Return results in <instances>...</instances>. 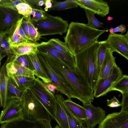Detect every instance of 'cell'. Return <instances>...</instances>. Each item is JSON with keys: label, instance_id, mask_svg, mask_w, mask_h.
<instances>
[{"label": "cell", "instance_id": "bcb514c9", "mask_svg": "<svg viewBox=\"0 0 128 128\" xmlns=\"http://www.w3.org/2000/svg\"><path fill=\"white\" fill-rule=\"evenodd\" d=\"M36 11L32 10L31 12V14L32 15V17H35L36 13Z\"/></svg>", "mask_w": 128, "mask_h": 128}, {"label": "cell", "instance_id": "b9f144b4", "mask_svg": "<svg viewBox=\"0 0 128 128\" xmlns=\"http://www.w3.org/2000/svg\"><path fill=\"white\" fill-rule=\"evenodd\" d=\"M126 30V28L124 24H121L116 27L113 28V33L120 32L121 34L124 33Z\"/></svg>", "mask_w": 128, "mask_h": 128}, {"label": "cell", "instance_id": "277c9868", "mask_svg": "<svg viewBox=\"0 0 128 128\" xmlns=\"http://www.w3.org/2000/svg\"><path fill=\"white\" fill-rule=\"evenodd\" d=\"M21 117L29 121H51L49 113L30 88L24 91L21 100Z\"/></svg>", "mask_w": 128, "mask_h": 128}, {"label": "cell", "instance_id": "f546056e", "mask_svg": "<svg viewBox=\"0 0 128 128\" xmlns=\"http://www.w3.org/2000/svg\"><path fill=\"white\" fill-rule=\"evenodd\" d=\"M112 90L118 91L122 94L128 92V76L122 75L112 87L110 92Z\"/></svg>", "mask_w": 128, "mask_h": 128}, {"label": "cell", "instance_id": "c3c4849f", "mask_svg": "<svg viewBox=\"0 0 128 128\" xmlns=\"http://www.w3.org/2000/svg\"><path fill=\"white\" fill-rule=\"evenodd\" d=\"M113 28L111 27L110 29L108 30L110 32V34H113Z\"/></svg>", "mask_w": 128, "mask_h": 128}, {"label": "cell", "instance_id": "6da1fadb", "mask_svg": "<svg viewBox=\"0 0 128 128\" xmlns=\"http://www.w3.org/2000/svg\"><path fill=\"white\" fill-rule=\"evenodd\" d=\"M44 54L50 66L69 89L72 98L78 99L84 106L93 102L94 92L86 85L76 71L60 60Z\"/></svg>", "mask_w": 128, "mask_h": 128}, {"label": "cell", "instance_id": "7a4b0ae2", "mask_svg": "<svg viewBox=\"0 0 128 128\" xmlns=\"http://www.w3.org/2000/svg\"><path fill=\"white\" fill-rule=\"evenodd\" d=\"M100 42L97 41L75 55L76 71L86 85L93 92L98 79L96 58Z\"/></svg>", "mask_w": 128, "mask_h": 128}, {"label": "cell", "instance_id": "ee69618b", "mask_svg": "<svg viewBox=\"0 0 128 128\" xmlns=\"http://www.w3.org/2000/svg\"><path fill=\"white\" fill-rule=\"evenodd\" d=\"M53 3V0H46L44 4L45 6L44 8V10L45 11H47L48 8H50L52 6Z\"/></svg>", "mask_w": 128, "mask_h": 128}, {"label": "cell", "instance_id": "74e56055", "mask_svg": "<svg viewBox=\"0 0 128 128\" xmlns=\"http://www.w3.org/2000/svg\"><path fill=\"white\" fill-rule=\"evenodd\" d=\"M122 97L121 106V112H128V92L122 94Z\"/></svg>", "mask_w": 128, "mask_h": 128}, {"label": "cell", "instance_id": "4316f807", "mask_svg": "<svg viewBox=\"0 0 128 128\" xmlns=\"http://www.w3.org/2000/svg\"><path fill=\"white\" fill-rule=\"evenodd\" d=\"M0 43L2 49V59L7 56L8 62L15 56L8 42L6 35L0 34Z\"/></svg>", "mask_w": 128, "mask_h": 128}, {"label": "cell", "instance_id": "cb8c5ba5", "mask_svg": "<svg viewBox=\"0 0 128 128\" xmlns=\"http://www.w3.org/2000/svg\"><path fill=\"white\" fill-rule=\"evenodd\" d=\"M38 44L27 42L18 46H10L14 55L16 56H19L37 53L38 52Z\"/></svg>", "mask_w": 128, "mask_h": 128}, {"label": "cell", "instance_id": "8fae6325", "mask_svg": "<svg viewBox=\"0 0 128 128\" xmlns=\"http://www.w3.org/2000/svg\"><path fill=\"white\" fill-rule=\"evenodd\" d=\"M98 128H128V112H121L108 114Z\"/></svg>", "mask_w": 128, "mask_h": 128}, {"label": "cell", "instance_id": "9c48e42d", "mask_svg": "<svg viewBox=\"0 0 128 128\" xmlns=\"http://www.w3.org/2000/svg\"><path fill=\"white\" fill-rule=\"evenodd\" d=\"M37 54L40 62L52 83L56 87V90L66 95L67 98H72L69 89L64 81L59 77L50 66L44 54L39 52H38Z\"/></svg>", "mask_w": 128, "mask_h": 128}, {"label": "cell", "instance_id": "f5cc1de1", "mask_svg": "<svg viewBox=\"0 0 128 128\" xmlns=\"http://www.w3.org/2000/svg\"><path fill=\"white\" fill-rule=\"evenodd\" d=\"M2 0H0V3L2 1Z\"/></svg>", "mask_w": 128, "mask_h": 128}, {"label": "cell", "instance_id": "f907efd6", "mask_svg": "<svg viewBox=\"0 0 128 128\" xmlns=\"http://www.w3.org/2000/svg\"><path fill=\"white\" fill-rule=\"evenodd\" d=\"M80 128H88L87 127H86L85 126L82 125Z\"/></svg>", "mask_w": 128, "mask_h": 128}, {"label": "cell", "instance_id": "5b68a950", "mask_svg": "<svg viewBox=\"0 0 128 128\" xmlns=\"http://www.w3.org/2000/svg\"><path fill=\"white\" fill-rule=\"evenodd\" d=\"M46 17L45 19L36 22L33 24L40 36L58 34L62 35L67 32L69 24L68 22L58 16H54L44 12Z\"/></svg>", "mask_w": 128, "mask_h": 128}, {"label": "cell", "instance_id": "60d3db41", "mask_svg": "<svg viewBox=\"0 0 128 128\" xmlns=\"http://www.w3.org/2000/svg\"><path fill=\"white\" fill-rule=\"evenodd\" d=\"M45 11L44 10L42 11L40 10L36 11L35 17H32V21L36 22L41 20L46 19V17L44 14V12Z\"/></svg>", "mask_w": 128, "mask_h": 128}, {"label": "cell", "instance_id": "8992f818", "mask_svg": "<svg viewBox=\"0 0 128 128\" xmlns=\"http://www.w3.org/2000/svg\"><path fill=\"white\" fill-rule=\"evenodd\" d=\"M46 109L52 118L56 121V99L54 94L49 91L39 78L35 79L30 88Z\"/></svg>", "mask_w": 128, "mask_h": 128}, {"label": "cell", "instance_id": "7402d4cb", "mask_svg": "<svg viewBox=\"0 0 128 128\" xmlns=\"http://www.w3.org/2000/svg\"><path fill=\"white\" fill-rule=\"evenodd\" d=\"M71 98H67L64 102L71 113L77 119L84 121L87 118L86 110L84 106L74 102Z\"/></svg>", "mask_w": 128, "mask_h": 128}, {"label": "cell", "instance_id": "816d5d0a", "mask_svg": "<svg viewBox=\"0 0 128 128\" xmlns=\"http://www.w3.org/2000/svg\"><path fill=\"white\" fill-rule=\"evenodd\" d=\"M54 128H61L58 125H56Z\"/></svg>", "mask_w": 128, "mask_h": 128}, {"label": "cell", "instance_id": "5bb4252c", "mask_svg": "<svg viewBox=\"0 0 128 128\" xmlns=\"http://www.w3.org/2000/svg\"><path fill=\"white\" fill-rule=\"evenodd\" d=\"M50 122L46 120L32 122L20 118L2 124L0 128H52Z\"/></svg>", "mask_w": 128, "mask_h": 128}, {"label": "cell", "instance_id": "ac0fdd59", "mask_svg": "<svg viewBox=\"0 0 128 128\" xmlns=\"http://www.w3.org/2000/svg\"><path fill=\"white\" fill-rule=\"evenodd\" d=\"M7 60L2 66L0 67V107L4 108L8 102L7 97V84L8 76L6 65Z\"/></svg>", "mask_w": 128, "mask_h": 128}, {"label": "cell", "instance_id": "7dc6e473", "mask_svg": "<svg viewBox=\"0 0 128 128\" xmlns=\"http://www.w3.org/2000/svg\"><path fill=\"white\" fill-rule=\"evenodd\" d=\"M2 59V49L0 43V65L1 61Z\"/></svg>", "mask_w": 128, "mask_h": 128}, {"label": "cell", "instance_id": "7bdbcfd3", "mask_svg": "<svg viewBox=\"0 0 128 128\" xmlns=\"http://www.w3.org/2000/svg\"><path fill=\"white\" fill-rule=\"evenodd\" d=\"M44 84L48 90L54 94L55 93V91L56 90V86L52 83Z\"/></svg>", "mask_w": 128, "mask_h": 128}, {"label": "cell", "instance_id": "e575fe53", "mask_svg": "<svg viewBox=\"0 0 128 128\" xmlns=\"http://www.w3.org/2000/svg\"><path fill=\"white\" fill-rule=\"evenodd\" d=\"M25 20L27 21L28 24L29 34L31 40L37 43L36 42L40 40L41 36L35 27L31 16Z\"/></svg>", "mask_w": 128, "mask_h": 128}, {"label": "cell", "instance_id": "f35d334b", "mask_svg": "<svg viewBox=\"0 0 128 128\" xmlns=\"http://www.w3.org/2000/svg\"><path fill=\"white\" fill-rule=\"evenodd\" d=\"M107 106L110 108H117L121 106V103L115 96L111 99H107Z\"/></svg>", "mask_w": 128, "mask_h": 128}, {"label": "cell", "instance_id": "4fadbf2b", "mask_svg": "<svg viewBox=\"0 0 128 128\" xmlns=\"http://www.w3.org/2000/svg\"><path fill=\"white\" fill-rule=\"evenodd\" d=\"M22 16L15 10L0 7V34H7L14 24Z\"/></svg>", "mask_w": 128, "mask_h": 128}, {"label": "cell", "instance_id": "44dd1931", "mask_svg": "<svg viewBox=\"0 0 128 128\" xmlns=\"http://www.w3.org/2000/svg\"><path fill=\"white\" fill-rule=\"evenodd\" d=\"M113 52L109 47L106 49L98 80L107 76L113 67L116 65Z\"/></svg>", "mask_w": 128, "mask_h": 128}, {"label": "cell", "instance_id": "d4e9b609", "mask_svg": "<svg viewBox=\"0 0 128 128\" xmlns=\"http://www.w3.org/2000/svg\"><path fill=\"white\" fill-rule=\"evenodd\" d=\"M10 78L13 84L17 88L23 91L30 88L34 83L36 78L24 76Z\"/></svg>", "mask_w": 128, "mask_h": 128}, {"label": "cell", "instance_id": "2e32d148", "mask_svg": "<svg viewBox=\"0 0 128 128\" xmlns=\"http://www.w3.org/2000/svg\"><path fill=\"white\" fill-rule=\"evenodd\" d=\"M86 110L87 118L84 121L88 128H95L106 116V112L102 108L95 107L91 103L84 106Z\"/></svg>", "mask_w": 128, "mask_h": 128}, {"label": "cell", "instance_id": "3957f363", "mask_svg": "<svg viewBox=\"0 0 128 128\" xmlns=\"http://www.w3.org/2000/svg\"><path fill=\"white\" fill-rule=\"evenodd\" d=\"M106 32L90 27L86 24L72 22L69 25L65 42L74 54L98 40V37Z\"/></svg>", "mask_w": 128, "mask_h": 128}, {"label": "cell", "instance_id": "ffe728a7", "mask_svg": "<svg viewBox=\"0 0 128 128\" xmlns=\"http://www.w3.org/2000/svg\"><path fill=\"white\" fill-rule=\"evenodd\" d=\"M55 95L56 99V121L61 128H69L67 116L62 104L64 98L60 94H57Z\"/></svg>", "mask_w": 128, "mask_h": 128}, {"label": "cell", "instance_id": "52a82bcc", "mask_svg": "<svg viewBox=\"0 0 128 128\" xmlns=\"http://www.w3.org/2000/svg\"><path fill=\"white\" fill-rule=\"evenodd\" d=\"M122 75L120 68L116 65L114 66L107 76L98 80L94 91V97L97 98L106 94Z\"/></svg>", "mask_w": 128, "mask_h": 128}, {"label": "cell", "instance_id": "ab89813d", "mask_svg": "<svg viewBox=\"0 0 128 128\" xmlns=\"http://www.w3.org/2000/svg\"><path fill=\"white\" fill-rule=\"evenodd\" d=\"M21 26L25 34L28 39L34 42L31 40L30 38L28 26L27 21L26 20H24L23 19L21 24Z\"/></svg>", "mask_w": 128, "mask_h": 128}, {"label": "cell", "instance_id": "7c38bea8", "mask_svg": "<svg viewBox=\"0 0 128 128\" xmlns=\"http://www.w3.org/2000/svg\"><path fill=\"white\" fill-rule=\"evenodd\" d=\"M38 52L46 54L61 60L70 68L76 71L75 55L60 52L54 49L48 42H42L37 45Z\"/></svg>", "mask_w": 128, "mask_h": 128}, {"label": "cell", "instance_id": "f1b7e54d", "mask_svg": "<svg viewBox=\"0 0 128 128\" xmlns=\"http://www.w3.org/2000/svg\"><path fill=\"white\" fill-rule=\"evenodd\" d=\"M47 42L54 49L60 52L69 55H74L70 50L65 42L58 38H53Z\"/></svg>", "mask_w": 128, "mask_h": 128}, {"label": "cell", "instance_id": "9a60e30c", "mask_svg": "<svg viewBox=\"0 0 128 128\" xmlns=\"http://www.w3.org/2000/svg\"><path fill=\"white\" fill-rule=\"evenodd\" d=\"M81 8L90 10L95 14L104 17L109 13L108 3L102 0H74Z\"/></svg>", "mask_w": 128, "mask_h": 128}, {"label": "cell", "instance_id": "836d02e7", "mask_svg": "<svg viewBox=\"0 0 128 128\" xmlns=\"http://www.w3.org/2000/svg\"><path fill=\"white\" fill-rule=\"evenodd\" d=\"M7 97L8 101L12 96L18 97L21 99L25 91L17 88L12 82L8 77L7 84Z\"/></svg>", "mask_w": 128, "mask_h": 128}, {"label": "cell", "instance_id": "8d00e7d4", "mask_svg": "<svg viewBox=\"0 0 128 128\" xmlns=\"http://www.w3.org/2000/svg\"><path fill=\"white\" fill-rule=\"evenodd\" d=\"M23 2H26L25 0H2L0 3V7L9 8L17 11L16 8V5Z\"/></svg>", "mask_w": 128, "mask_h": 128}, {"label": "cell", "instance_id": "681fc988", "mask_svg": "<svg viewBox=\"0 0 128 128\" xmlns=\"http://www.w3.org/2000/svg\"><path fill=\"white\" fill-rule=\"evenodd\" d=\"M113 19V18L110 16H108V17L107 20L108 21L112 20Z\"/></svg>", "mask_w": 128, "mask_h": 128}, {"label": "cell", "instance_id": "1f68e13d", "mask_svg": "<svg viewBox=\"0 0 128 128\" xmlns=\"http://www.w3.org/2000/svg\"><path fill=\"white\" fill-rule=\"evenodd\" d=\"M14 60L21 66L31 70H35L32 63L28 55H24L16 56L9 61ZM8 61V62H9Z\"/></svg>", "mask_w": 128, "mask_h": 128}, {"label": "cell", "instance_id": "d6986e66", "mask_svg": "<svg viewBox=\"0 0 128 128\" xmlns=\"http://www.w3.org/2000/svg\"><path fill=\"white\" fill-rule=\"evenodd\" d=\"M23 19V16L20 18L12 26L7 34L6 35L7 40L10 46H16L28 43L22 37L19 32V28Z\"/></svg>", "mask_w": 128, "mask_h": 128}, {"label": "cell", "instance_id": "d590c367", "mask_svg": "<svg viewBox=\"0 0 128 128\" xmlns=\"http://www.w3.org/2000/svg\"><path fill=\"white\" fill-rule=\"evenodd\" d=\"M16 8L18 13L22 15L25 19L31 16L32 8L26 2L20 3L16 5Z\"/></svg>", "mask_w": 128, "mask_h": 128}, {"label": "cell", "instance_id": "f6af8a7d", "mask_svg": "<svg viewBox=\"0 0 128 128\" xmlns=\"http://www.w3.org/2000/svg\"><path fill=\"white\" fill-rule=\"evenodd\" d=\"M46 0H39L38 3V5L40 6H43Z\"/></svg>", "mask_w": 128, "mask_h": 128}, {"label": "cell", "instance_id": "d6a6232c", "mask_svg": "<svg viewBox=\"0 0 128 128\" xmlns=\"http://www.w3.org/2000/svg\"><path fill=\"white\" fill-rule=\"evenodd\" d=\"M88 22L86 25L91 28L98 29L100 28L103 27V24L100 22L96 18L95 14L93 12L86 9H84Z\"/></svg>", "mask_w": 128, "mask_h": 128}, {"label": "cell", "instance_id": "4dcf8cb0", "mask_svg": "<svg viewBox=\"0 0 128 128\" xmlns=\"http://www.w3.org/2000/svg\"><path fill=\"white\" fill-rule=\"evenodd\" d=\"M64 100L63 101L62 104L67 116L69 128H80L84 123V121L77 119L71 113L65 104Z\"/></svg>", "mask_w": 128, "mask_h": 128}, {"label": "cell", "instance_id": "603a6c76", "mask_svg": "<svg viewBox=\"0 0 128 128\" xmlns=\"http://www.w3.org/2000/svg\"><path fill=\"white\" fill-rule=\"evenodd\" d=\"M32 63L35 70V75L42 80L44 83H52V82L40 62L37 53L28 55Z\"/></svg>", "mask_w": 128, "mask_h": 128}, {"label": "cell", "instance_id": "db71d44e", "mask_svg": "<svg viewBox=\"0 0 128 128\" xmlns=\"http://www.w3.org/2000/svg\"></svg>", "mask_w": 128, "mask_h": 128}, {"label": "cell", "instance_id": "ba28073f", "mask_svg": "<svg viewBox=\"0 0 128 128\" xmlns=\"http://www.w3.org/2000/svg\"><path fill=\"white\" fill-rule=\"evenodd\" d=\"M21 99L12 96L0 114V124L2 125L21 117Z\"/></svg>", "mask_w": 128, "mask_h": 128}, {"label": "cell", "instance_id": "30bf717a", "mask_svg": "<svg viewBox=\"0 0 128 128\" xmlns=\"http://www.w3.org/2000/svg\"><path fill=\"white\" fill-rule=\"evenodd\" d=\"M109 48L128 59V32L125 34H110L106 40Z\"/></svg>", "mask_w": 128, "mask_h": 128}, {"label": "cell", "instance_id": "83f0119b", "mask_svg": "<svg viewBox=\"0 0 128 128\" xmlns=\"http://www.w3.org/2000/svg\"><path fill=\"white\" fill-rule=\"evenodd\" d=\"M53 5L49 11L64 10L78 7V5L74 0H66L63 2L53 0Z\"/></svg>", "mask_w": 128, "mask_h": 128}, {"label": "cell", "instance_id": "484cf974", "mask_svg": "<svg viewBox=\"0 0 128 128\" xmlns=\"http://www.w3.org/2000/svg\"><path fill=\"white\" fill-rule=\"evenodd\" d=\"M100 43L99 46L97 50L96 58V70L98 78L104 57L105 52L106 49L109 47L106 40L100 42Z\"/></svg>", "mask_w": 128, "mask_h": 128}, {"label": "cell", "instance_id": "e0dca14e", "mask_svg": "<svg viewBox=\"0 0 128 128\" xmlns=\"http://www.w3.org/2000/svg\"><path fill=\"white\" fill-rule=\"evenodd\" d=\"M6 67L10 78L18 76L35 77L33 71L21 66L14 60L8 62Z\"/></svg>", "mask_w": 128, "mask_h": 128}]
</instances>
